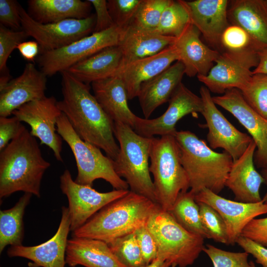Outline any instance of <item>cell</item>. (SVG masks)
I'll return each mask as SVG.
<instances>
[{
    "label": "cell",
    "instance_id": "5bb4252c",
    "mask_svg": "<svg viewBox=\"0 0 267 267\" xmlns=\"http://www.w3.org/2000/svg\"><path fill=\"white\" fill-rule=\"evenodd\" d=\"M203 103L202 112L208 129L207 139L212 149L222 148L232 157L238 159L253 140L251 136L237 130L217 108L210 90L205 87L200 89Z\"/></svg>",
    "mask_w": 267,
    "mask_h": 267
},
{
    "label": "cell",
    "instance_id": "1f68e13d",
    "mask_svg": "<svg viewBox=\"0 0 267 267\" xmlns=\"http://www.w3.org/2000/svg\"><path fill=\"white\" fill-rule=\"evenodd\" d=\"M169 212L186 230L204 239H211L202 223L194 195L190 191L180 193Z\"/></svg>",
    "mask_w": 267,
    "mask_h": 267
},
{
    "label": "cell",
    "instance_id": "83f0119b",
    "mask_svg": "<svg viewBox=\"0 0 267 267\" xmlns=\"http://www.w3.org/2000/svg\"><path fill=\"white\" fill-rule=\"evenodd\" d=\"M175 40V37L163 36L155 32L126 30L119 44L122 54L120 68L158 53L173 44Z\"/></svg>",
    "mask_w": 267,
    "mask_h": 267
},
{
    "label": "cell",
    "instance_id": "ba28073f",
    "mask_svg": "<svg viewBox=\"0 0 267 267\" xmlns=\"http://www.w3.org/2000/svg\"><path fill=\"white\" fill-rule=\"evenodd\" d=\"M56 130L74 154L78 170L76 182L92 186L94 180L103 179L114 189H129L127 182L116 173L113 160L99 147L81 139L63 113L57 121Z\"/></svg>",
    "mask_w": 267,
    "mask_h": 267
},
{
    "label": "cell",
    "instance_id": "d6986e66",
    "mask_svg": "<svg viewBox=\"0 0 267 267\" xmlns=\"http://www.w3.org/2000/svg\"><path fill=\"white\" fill-rule=\"evenodd\" d=\"M46 76L27 63L22 73L0 90V117H8L24 104L45 96Z\"/></svg>",
    "mask_w": 267,
    "mask_h": 267
},
{
    "label": "cell",
    "instance_id": "4fadbf2b",
    "mask_svg": "<svg viewBox=\"0 0 267 267\" xmlns=\"http://www.w3.org/2000/svg\"><path fill=\"white\" fill-rule=\"evenodd\" d=\"M53 96L29 102L14 110L12 114L31 127V134L51 149L56 160L63 162L62 138L57 133L56 123L62 112Z\"/></svg>",
    "mask_w": 267,
    "mask_h": 267
},
{
    "label": "cell",
    "instance_id": "44dd1931",
    "mask_svg": "<svg viewBox=\"0 0 267 267\" xmlns=\"http://www.w3.org/2000/svg\"><path fill=\"white\" fill-rule=\"evenodd\" d=\"M178 60V56L173 44L155 55L120 67L113 76L122 80L128 99H132L137 97L142 84L157 76Z\"/></svg>",
    "mask_w": 267,
    "mask_h": 267
},
{
    "label": "cell",
    "instance_id": "e575fe53",
    "mask_svg": "<svg viewBox=\"0 0 267 267\" xmlns=\"http://www.w3.org/2000/svg\"><path fill=\"white\" fill-rule=\"evenodd\" d=\"M108 244L119 261L126 267L146 266L134 231L117 238Z\"/></svg>",
    "mask_w": 267,
    "mask_h": 267
},
{
    "label": "cell",
    "instance_id": "cb8c5ba5",
    "mask_svg": "<svg viewBox=\"0 0 267 267\" xmlns=\"http://www.w3.org/2000/svg\"><path fill=\"white\" fill-rule=\"evenodd\" d=\"M230 1L227 11L230 24L242 28L259 51L267 49V6L264 0Z\"/></svg>",
    "mask_w": 267,
    "mask_h": 267
},
{
    "label": "cell",
    "instance_id": "bcb514c9",
    "mask_svg": "<svg viewBox=\"0 0 267 267\" xmlns=\"http://www.w3.org/2000/svg\"><path fill=\"white\" fill-rule=\"evenodd\" d=\"M95 10L96 22L93 33L102 32L116 26L105 0H89Z\"/></svg>",
    "mask_w": 267,
    "mask_h": 267
},
{
    "label": "cell",
    "instance_id": "9a60e30c",
    "mask_svg": "<svg viewBox=\"0 0 267 267\" xmlns=\"http://www.w3.org/2000/svg\"><path fill=\"white\" fill-rule=\"evenodd\" d=\"M166 111L160 117L146 119L136 117L134 130L146 137L154 135H175L178 122L185 116L194 113H202L203 103L198 96L181 83L169 101Z\"/></svg>",
    "mask_w": 267,
    "mask_h": 267
},
{
    "label": "cell",
    "instance_id": "816d5d0a",
    "mask_svg": "<svg viewBox=\"0 0 267 267\" xmlns=\"http://www.w3.org/2000/svg\"><path fill=\"white\" fill-rule=\"evenodd\" d=\"M262 176L264 178L265 182L267 183V168H263L261 171ZM262 201L266 204H267V191L262 198Z\"/></svg>",
    "mask_w": 267,
    "mask_h": 267
},
{
    "label": "cell",
    "instance_id": "484cf974",
    "mask_svg": "<svg viewBox=\"0 0 267 267\" xmlns=\"http://www.w3.org/2000/svg\"><path fill=\"white\" fill-rule=\"evenodd\" d=\"M65 263L70 267H126L106 242L84 237L68 240Z\"/></svg>",
    "mask_w": 267,
    "mask_h": 267
},
{
    "label": "cell",
    "instance_id": "ee69618b",
    "mask_svg": "<svg viewBox=\"0 0 267 267\" xmlns=\"http://www.w3.org/2000/svg\"><path fill=\"white\" fill-rule=\"evenodd\" d=\"M241 236L267 247V217L252 220L244 228Z\"/></svg>",
    "mask_w": 267,
    "mask_h": 267
},
{
    "label": "cell",
    "instance_id": "30bf717a",
    "mask_svg": "<svg viewBox=\"0 0 267 267\" xmlns=\"http://www.w3.org/2000/svg\"><path fill=\"white\" fill-rule=\"evenodd\" d=\"M22 29L39 45L40 52L66 46L92 33L95 14L82 19H69L56 23L42 24L33 19L20 5Z\"/></svg>",
    "mask_w": 267,
    "mask_h": 267
},
{
    "label": "cell",
    "instance_id": "c3c4849f",
    "mask_svg": "<svg viewBox=\"0 0 267 267\" xmlns=\"http://www.w3.org/2000/svg\"><path fill=\"white\" fill-rule=\"evenodd\" d=\"M16 49L23 58L30 62H34L40 51L39 45L36 41H24L19 44Z\"/></svg>",
    "mask_w": 267,
    "mask_h": 267
},
{
    "label": "cell",
    "instance_id": "2e32d148",
    "mask_svg": "<svg viewBox=\"0 0 267 267\" xmlns=\"http://www.w3.org/2000/svg\"><path fill=\"white\" fill-rule=\"evenodd\" d=\"M214 103L229 113L248 131L256 145L255 161L259 167L267 168V119L246 101L240 90L232 89L212 97Z\"/></svg>",
    "mask_w": 267,
    "mask_h": 267
},
{
    "label": "cell",
    "instance_id": "f35d334b",
    "mask_svg": "<svg viewBox=\"0 0 267 267\" xmlns=\"http://www.w3.org/2000/svg\"><path fill=\"white\" fill-rule=\"evenodd\" d=\"M221 46L224 51L240 52L255 50L259 52L248 34L242 28L231 24L222 36Z\"/></svg>",
    "mask_w": 267,
    "mask_h": 267
},
{
    "label": "cell",
    "instance_id": "8d00e7d4",
    "mask_svg": "<svg viewBox=\"0 0 267 267\" xmlns=\"http://www.w3.org/2000/svg\"><path fill=\"white\" fill-rule=\"evenodd\" d=\"M199 207L202 223L211 239L228 244V235L225 224L219 213L212 207L203 202H197Z\"/></svg>",
    "mask_w": 267,
    "mask_h": 267
},
{
    "label": "cell",
    "instance_id": "5b68a950",
    "mask_svg": "<svg viewBox=\"0 0 267 267\" xmlns=\"http://www.w3.org/2000/svg\"><path fill=\"white\" fill-rule=\"evenodd\" d=\"M114 134L119 144V153L113 161L116 173L125 179L130 191L157 204L148 163L154 137L142 136L120 122H114Z\"/></svg>",
    "mask_w": 267,
    "mask_h": 267
},
{
    "label": "cell",
    "instance_id": "d4e9b609",
    "mask_svg": "<svg viewBox=\"0 0 267 267\" xmlns=\"http://www.w3.org/2000/svg\"><path fill=\"white\" fill-rule=\"evenodd\" d=\"M185 68L177 61L164 71L144 83L137 96L144 118L148 119L159 106L169 101L181 83Z\"/></svg>",
    "mask_w": 267,
    "mask_h": 267
},
{
    "label": "cell",
    "instance_id": "d6a6232c",
    "mask_svg": "<svg viewBox=\"0 0 267 267\" xmlns=\"http://www.w3.org/2000/svg\"><path fill=\"white\" fill-rule=\"evenodd\" d=\"M191 23L185 1L171 0L162 12L155 32L163 36L177 38Z\"/></svg>",
    "mask_w": 267,
    "mask_h": 267
},
{
    "label": "cell",
    "instance_id": "3957f363",
    "mask_svg": "<svg viewBox=\"0 0 267 267\" xmlns=\"http://www.w3.org/2000/svg\"><path fill=\"white\" fill-rule=\"evenodd\" d=\"M157 205L148 198L129 190L72 232V237L97 239L109 244L146 224Z\"/></svg>",
    "mask_w": 267,
    "mask_h": 267
},
{
    "label": "cell",
    "instance_id": "ffe728a7",
    "mask_svg": "<svg viewBox=\"0 0 267 267\" xmlns=\"http://www.w3.org/2000/svg\"><path fill=\"white\" fill-rule=\"evenodd\" d=\"M201 33L191 23L176 38L173 45L189 77L205 76L214 65L220 53L205 44L200 39Z\"/></svg>",
    "mask_w": 267,
    "mask_h": 267
},
{
    "label": "cell",
    "instance_id": "f5cc1de1",
    "mask_svg": "<svg viewBox=\"0 0 267 267\" xmlns=\"http://www.w3.org/2000/svg\"><path fill=\"white\" fill-rule=\"evenodd\" d=\"M250 264L251 265L252 267H257L255 265V263L253 261H250Z\"/></svg>",
    "mask_w": 267,
    "mask_h": 267
},
{
    "label": "cell",
    "instance_id": "4dcf8cb0",
    "mask_svg": "<svg viewBox=\"0 0 267 267\" xmlns=\"http://www.w3.org/2000/svg\"><path fill=\"white\" fill-rule=\"evenodd\" d=\"M32 194H24L12 208L0 211V253L8 245H22L24 238L23 216Z\"/></svg>",
    "mask_w": 267,
    "mask_h": 267
},
{
    "label": "cell",
    "instance_id": "74e56055",
    "mask_svg": "<svg viewBox=\"0 0 267 267\" xmlns=\"http://www.w3.org/2000/svg\"><path fill=\"white\" fill-rule=\"evenodd\" d=\"M203 251L210 259L214 267H252L248 261L249 254L245 251H226L211 244L204 247Z\"/></svg>",
    "mask_w": 267,
    "mask_h": 267
},
{
    "label": "cell",
    "instance_id": "277c9868",
    "mask_svg": "<svg viewBox=\"0 0 267 267\" xmlns=\"http://www.w3.org/2000/svg\"><path fill=\"white\" fill-rule=\"evenodd\" d=\"M175 136L188 178L189 191L195 195L206 188L218 194L225 186L233 162L231 156L224 151H214L190 131H177Z\"/></svg>",
    "mask_w": 267,
    "mask_h": 267
},
{
    "label": "cell",
    "instance_id": "7dc6e473",
    "mask_svg": "<svg viewBox=\"0 0 267 267\" xmlns=\"http://www.w3.org/2000/svg\"><path fill=\"white\" fill-rule=\"evenodd\" d=\"M236 243L245 252L252 255L256 259V262L262 267H267V248L246 237L240 236Z\"/></svg>",
    "mask_w": 267,
    "mask_h": 267
},
{
    "label": "cell",
    "instance_id": "11a10c76",
    "mask_svg": "<svg viewBox=\"0 0 267 267\" xmlns=\"http://www.w3.org/2000/svg\"><path fill=\"white\" fill-rule=\"evenodd\" d=\"M177 266L176 265H172L171 267H176Z\"/></svg>",
    "mask_w": 267,
    "mask_h": 267
},
{
    "label": "cell",
    "instance_id": "603a6c76",
    "mask_svg": "<svg viewBox=\"0 0 267 267\" xmlns=\"http://www.w3.org/2000/svg\"><path fill=\"white\" fill-rule=\"evenodd\" d=\"M256 149V145L253 140L244 153L233 162L228 174L225 186L233 193L236 201L257 203L262 200L260 188L265 181L254 166Z\"/></svg>",
    "mask_w": 267,
    "mask_h": 267
},
{
    "label": "cell",
    "instance_id": "7c38bea8",
    "mask_svg": "<svg viewBox=\"0 0 267 267\" xmlns=\"http://www.w3.org/2000/svg\"><path fill=\"white\" fill-rule=\"evenodd\" d=\"M60 187L67 197L71 225L74 231L104 206L125 195L130 190L114 189L100 192L92 186L77 183L66 169L60 177Z\"/></svg>",
    "mask_w": 267,
    "mask_h": 267
},
{
    "label": "cell",
    "instance_id": "4316f807",
    "mask_svg": "<svg viewBox=\"0 0 267 267\" xmlns=\"http://www.w3.org/2000/svg\"><path fill=\"white\" fill-rule=\"evenodd\" d=\"M94 96L103 110L114 122H120L134 129L136 116L129 108L127 93L122 80L117 76L91 83Z\"/></svg>",
    "mask_w": 267,
    "mask_h": 267
},
{
    "label": "cell",
    "instance_id": "60d3db41",
    "mask_svg": "<svg viewBox=\"0 0 267 267\" xmlns=\"http://www.w3.org/2000/svg\"><path fill=\"white\" fill-rule=\"evenodd\" d=\"M142 0H109L107 7L116 26L125 31Z\"/></svg>",
    "mask_w": 267,
    "mask_h": 267
},
{
    "label": "cell",
    "instance_id": "7402d4cb",
    "mask_svg": "<svg viewBox=\"0 0 267 267\" xmlns=\"http://www.w3.org/2000/svg\"><path fill=\"white\" fill-rule=\"evenodd\" d=\"M227 0H196L186 1L191 23L210 45L221 48V39L230 24L228 19Z\"/></svg>",
    "mask_w": 267,
    "mask_h": 267
},
{
    "label": "cell",
    "instance_id": "681fc988",
    "mask_svg": "<svg viewBox=\"0 0 267 267\" xmlns=\"http://www.w3.org/2000/svg\"><path fill=\"white\" fill-rule=\"evenodd\" d=\"M259 62L258 66L253 70V73L267 74V49L259 52Z\"/></svg>",
    "mask_w": 267,
    "mask_h": 267
},
{
    "label": "cell",
    "instance_id": "8992f818",
    "mask_svg": "<svg viewBox=\"0 0 267 267\" xmlns=\"http://www.w3.org/2000/svg\"><path fill=\"white\" fill-rule=\"evenodd\" d=\"M149 171L157 205L170 211L178 195L187 191L189 182L180 159V149L175 135L154 137L150 155Z\"/></svg>",
    "mask_w": 267,
    "mask_h": 267
},
{
    "label": "cell",
    "instance_id": "52a82bcc",
    "mask_svg": "<svg viewBox=\"0 0 267 267\" xmlns=\"http://www.w3.org/2000/svg\"><path fill=\"white\" fill-rule=\"evenodd\" d=\"M146 226L155 241L157 258L179 267L192 265L204 248L203 237L181 226L169 211L158 205Z\"/></svg>",
    "mask_w": 267,
    "mask_h": 267
},
{
    "label": "cell",
    "instance_id": "db71d44e",
    "mask_svg": "<svg viewBox=\"0 0 267 267\" xmlns=\"http://www.w3.org/2000/svg\"><path fill=\"white\" fill-rule=\"evenodd\" d=\"M264 2L265 3L266 5L267 6V0H264Z\"/></svg>",
    "mask_w": 267,
    "mask_h": 267
},
{
    "label": "cell",
    "instance_id": "d590c367",
    "mask_svg": "<svg viewBox=\"0 0 267 267\" xmlns=\"http://www.w3.org/2000/svg\"><path fill=\"white\" fill-rule=\"evenodd\" d=\"M240 91L247 103L267 119V74H253Z\"/></svg>",
    "mask_w": 267,
    "mask_h": 267
},
{
    "label": "cell",
    "instance_id": "6da1fadb",
    "mask_svg": "<svg viewBox=\"0 0 267 267\" xmlns=\"http://www.w3.org/2000/svg\"><path fill=\"white\" fill-rule=\"evenodd\" d=\"M63 98L57 106L83 140L102 149L115 160L119 146L114 138V122L103 110L90 87L66 71L61 72Z\"/></svg>",
    "mask_w": 267,
    "mask_h": 267
},
{
    "label": "cell",
    "instance_id": "f6af8a7d",
    "mask_svg": "<svg viewBox=\"0 0 267 267\" xmlns=\"http://www.w3.org/2000/svg\"><path fill=\"white\" fill-rule=\"evenodd\" d=\"M16 117H0V151L20 132L23 125Z\"/></svg>",
    "mask_w": 267,
    "mask_h": 267
},
{
    "label": "cell",
    "instance_id": "8fae6325",
    "mask_svg": "<svg viewBox=\"0 0 267 267\" xmlns=\"http://www.w3.org/2000/svg\"><path fill=\"white\" fill-rule=\"evenodd\" d=\"M259 62V51H223L207 75H198V80L211 92L223 94L232 89H242L253 75V68Z\"/></svg>",
    "mask_w": 267,
    "mask_h": 267
},
{
    "label": "cell",
    "instance_id": "e0dca14e",
    "mask_svg": "<svg viewBox=\"0 0 267 267\" xmlns=\"http://www.w3.org/2000/svg\"><path fill=\"white\" fill-rule=\"evenodd\" d=\"M197 202L208 204L216 210L225 224L228 244L234 245L246 226L259 216L267 214V204L244 203L224 198L204 188L194 195Z\"/></svg>",
    "mask_w": 267,
    "mask_h": 267
},
{
    "label": "cell",
    "instance_id": "7a4b0ae2",
    "mask_svg": "<svg viewBox=\"0 0 267 267\" xmlns=\"http://www.w3.org/2000/svg\"><path fill=\"white\" fill-rule=\"evenodd\" d=\"M49 162L43 157L36 138L23 126L0 151V198L17 191L40 197L42 180Z\"/></svg>",
    "mask_w": 267,
    "mask_h": 267
},
{
    "label": "cell",
    "instance_id": "7bdbcfd3",
    "mask_svg": "<svg viewBox=\"0 0 267 267\" xmlns=\"http://www.w3.org/2000/svg\"><path fill=\"white\" fill-rule=\"evenodd\" d=\"M134 233L143 261L147 266L157 258V249L155 241L146 224L137 228Z\"/></svg>",
    "mask_w": 267,
    "mask_h": 267
},
{
    "label": "cell",
    "instance_id": "9c48e42d",
    "mask_svg": "<svg viewBox=\"0 0 267 267\" xmlns=\"http://www.w3.org/2000/svg\"><path fill=\"white\" fill-rule=\"evenodd\" d=\"M125 31L114 26L92 33L63 47L41 53L37 62L46 76L66 71L78 62L107 47L119 45Z\"/></svg>",
    "mask_w": 267,
    "mask_h": 267
},
{
    "label": "cell",
    "instance_id": "f1b7e54d",
    "mask_svg": "<svg viewBox=\"0 0 267 267\" xmlns=\"http://www.w3.org/2000/svg\"><path fill=\"white\" fill-rule=\"evenodd\" d=\"M122 60L119 46H109L74 64L66 71L88 84L113 76L121 66Z\"/></svg>",
    "mask_w": 267,
    "mask_h": 267
},
{
    "label": "cell",
    "instance_id": "ac0fdd59",
    "mask_svg": "<svg viewBox=\"0 0 267 267\" xmlns=\"http://www.w3.org/2000/svg\"><path fill=\"white\" fill-rule=\"evenodd\" d=\"M61 214L58 229L50 239L33 246H10L7 251L8 256L30 260L29 267H65L71 221L68 208L63 206Z\"/></svg>",
    "mask_w": 267,
    "mask_h": 267
},
{
    "label": "cell",
    "instance_id": "ab89813d",
    "mask_svg": "<svg viewBox=\"0 0 267 267\" xmlns=\"http://www.w3.org/2000/svg\"><path fill=\"white\" fill-rule=\"evenodd\" d=\"M28 36L22 29L14 31L0 26V71L1 76H9L6 66L7 59L13 50Z\"/></svg>",
    "mask_w": 267,
    "mask_h": 267
},
{
    "label": "cell",
    "instance_id": "f907efd6",
    "mask_svg": "<svg viewBox=\"0 0 267 267\" xmlns=\"http://www.w3.org/2000/svg\"><path fill=\"white\" fill-rule=\"evenodd\" d=\"M171 266L172 264L170 262L156 258L145 267H171Z\"/></svg>",
    "mask_w": 267,
    "mask_h": 267
},
{
    "label": "cell",
    "instance_id": "f546056e",
    "mask_svg": "<svg viewBox=\"0 0 267 267\" xmlns=\"http://www.w3.org/2000/svg\"><path fill=\"white\" fill-rule=\"evenodd\" d=\"M28 4L29 15L42 24L86 18L92 6L89 0H30Z\"/></svg>",
    "mask_w": 267,
    "mask_h": 267
},
{
    "label": "cell",
    "instance_id": "836d02e7",
    "mask_svg": "<svg viewBox=\"0 0 267 267\" xmlns=\"http://www.w3.org/2000/svg\"><path fill=\"white\" fill-rule=\"evenodd\" d=\"M171 1V0H142L127 29L155 32L163 10Z\"/></svg>",
    "mask_w": 267,
    "mask_h": 267
},
{
    "label": "cell",
    "instance_id": "b9f144b4",
    "mask_svg": "<svg viewBox=\"0 0 267 267\" xmlns=\"http://www.w3.org/2000/svg\"><path fill=\"white\" fill-rule=\"evenodd\" d=\"M20 6L14 0H0V25L12 30H21Z\"/></svg>",
    "mask_w": 267,
    "mask_h": 267
}]
</instances>
